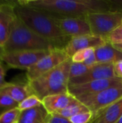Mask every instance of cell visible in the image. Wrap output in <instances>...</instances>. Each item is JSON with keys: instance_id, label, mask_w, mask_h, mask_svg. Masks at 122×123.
<instances>
[{"instance_id": "6da1fadb", "label": "cell", "mask_w": 122, "mask_h": 123, "mask_svg": "<svg viewBox=\"0 0 122 123\" xmlns=\"http://www.w3.org/2000/svg\"><path fill=\"white\" fill-rule=\"evenodd\" d=\"M16 2L55 17H80L93 12H110L106 0H19Z\"/></svg>"}, {"instance_id": "7a4b0ae2", "label": "cell", "mask_w": 122, "mask_h": 123, "mask_svg": "<svg viewBox=\"0 0 122 123\" xmlns=\"http://www.w3.org/2000/svg\"><path fill=\"white\" fill-rule=\"evenodd\" d=\"M16 16L37 35L54 43L58 48H64L70 37L65 35L52 16L46 12L14 2Z\"/></svg>"}, {"instance_id": "3957f363", "label": "cell", "mask_w": 122, "mask_h": 123, "mask_svg": "<svg viewBox=\"0 0 122 123\" xmlns=\"http://www.w3.org/2000/svg\"><path fill=\"white\" fill-rule=\"evenodd\" d=\"M58 48L54 43L40 37L26 26L17 17L4 46L5 53L20 50H52Z\"/></svg>"}, {"instance_id": "277c9868", "label": "cell", "mask_w": 122, "mask_h": 123, "mask_svg": "<svg viewBox=\"0 0 122 123\" xmlns=\"http://www.w3.org/2000/svg\"><path fill=\"white\" fill-rule=\"evenodd\" d=\"M71 62V58H69L49 72L28 82L33 94L42 99L47 96L68 93Z\"/></svg>"}, {"instance_id": "5b68a950", "label": "cell", "mask_w": 122, "mask_h": 123, "mask_svg": "<svg viewBox=\"0 0 122 123\" xmlns=\"http://www.w3.org/2000/svg\"><path fill=\"white\" fill-rule=\"evenodd\" d=\"M85 17L91 34L106 40L109 34L122 24V12H93Z\"/></svg>"}, {"instance_id": "8992f818", "label": "cell", "mask_w": 122, "mask_h": 123, "mask_svg": "<svg viewBox=\"0 0 122 123\" xmlns=\"http://www.w3.org/2000/svg\"><path fill=\"white\" fill-rule=\"evenodd\" d=\"M76 98L93 113L122 98V85L114 86L98 93L82 95Z\"/></svg>"}, {"instance_id": "52a82bcc", "label": "cell", "mask_w": 122, "mask_h": 123, "mask_svg": "<svg viewBox=\"0 0 122 123\" xmlns=\"http://www.w3.org/2000/svg\"><path fill=\"white\" fill-rule=\"evenodd\" d=\"M69 58H69L63 48H55L50 50L45 56L27 71V81L29 82L39 78Z\"/></svg>"}, {"instance_id": "ba28073f", "label": "cell", "mask_w": 122, "mask_h": 123, "mask_svg": "<svg viewBox=\"0 0 122 123\" xmlns=\"http://www.w3.org/2000/svg\"><path fill=\"white\" fill-rule=\"evenodd\" d=\"M50 50H20L5 53L1 58L6 66L13 68L28 70Z\"/></svg>"}, {"instance_id": "9c48e42d", "label": "cell", "mask_w": 122, "mask_h": 123, "mask_svg": "<svg viewBox=\"0 0 122 123\" xmlns=\"http://www.w3.org/2000/svg\"><path fill=\"white\" fill-rule=\"evenodd\" d=\"M119 85H122V79L114 77L80 84H68V92L74 97H78L82 95L98 93L111 86Z\"/></svg>"}, {"instance_id": "30bf717a", "label": "cell", "mask_w": 122, "mask_h": 123, "mask_svg": "<svg viewBox=\"0 0 122 123\" xmlns=\"http://www.w3.org/2000/svg\"><path fill=\"white\" fill-rule=\"evenodd\" d=\"M53 17L62 32L70 38L91 34L88 23L85 17Z\"/></svg>"}, {"instance_id": "8fae6325", "label": "cell", "mask_w": 122, "mask_h": 123, "mask_svg": "<svg viewBox=\"0 0 122 123\" xmlns=\"http://www.w3.org/2000/svg\"><path fill=\"white\" fill-rule=\"evenodd\" d=\"M107 42L105 39L95 36L92 34L85 35L70 38L68 44L63 48L65 52L71 58V57L78 51L86 48H96Z\"/></svg>"}, {"instance_id": "7c38bea8", "label": "cell", "mask_w": 122, "mask_h": 123, "mask_svg": "<svg viewBox=\"0 0 122 123\" xmlns=\"http://www.w3.org/2000/svg\"><path fill=\"white\" fill-rule=\"evenodd\" d=\"M113 63H98L88 70L84 75L69 80V84H80L96 80L114 78Z\"/></svg>"}, {"instance_id": "4fadbf2b", "label": "cell", "mask_w": 122, "mask_h": 123, "mask_svg": "<svg viewBox=\"0 0 122 123\" xmlns=\"http://www.w3.org/2000/svg\"><path fill=\"white\" fill-rule=\"evenodd\" d=\"M16 17L14 2L0 4V45L3 48L9 36L12 23Z\"/></svg>"}, {"instance_id": "5bb4252c", "label": "cell", "mask_w": 122, "mask_h": 123, "mask_svg": "<svg viewBox=\"0 0 122 123\" xmlns=\"http://www.w3.org/2000/svg\"><path fill=\"white\" fill-rule=\"evenodd\" d=\"M122 117V98L109 106L93 113L89 123H116Z\"/></svg>"}, {"instance_id": "9a60e30c", "label": "cell", "mask_w": 122, "mask_h": 123, "mask_svg": "<svg viewBox=\"0 0 122 123\" xmlns=\"http://www.w3.org/2000/svg\"><path fill=\"white\" fill-rule=\"evenodd\" d=\"M77 99L68 93L47 96L42 99V104L50 115H53L66 108Z\"/></svg>"}, {"instance_id": "2e32d148", "label": "cell", "mask_w": 122, "mask_h": 123, "mask_svg": "<svg viewBox=\"0 0 122 123\" xmlns=\"http://www.w3.org/2000/svg\"><path fill=\"white\" fill-rule=\"evenodd\" d=\"M95 55L98 63H114L122 60V52L116 49L112 44L106 42L95 48Z\"/></svg>"}, {"instance_id": "e0dca14e", "label": "cell", "mask_w": 122, "mask_h": 123, "mask_svg": "<svg viewBox=\"0 0 122 123\" xmlns=\"http://www.w3.org/2000/svg\"><path fill=\"white\" fill-rule=\"evenodd\" d=\"M51 115L42 105L24 111H21L17 123H48Z\"/></svg>"}, {"instance_id": "ac0fdd59", "label": "cell", "mask_w": 122, "mask_h": 123, "mask_svg": "<svg viewBox=\"0 0 122 123\" xmlns=\"http://www.w3.org/2000/svg\"><path fill=\"white\" fill-rule=\"evenodd\" d=\"M8 95H9L17 103H20L24 99L34 94L30 89L28 81L27 83H10L2 89Z\"/></svg>"}, {"instance_id": "d6986e66", "label": "cell", "mask_w": 122, "mask_h": 123, "mask_svg": "<svg viewBox=\"0 0 122 123\" xmlns=\"http://www.w3.org/2000/svg\"><path fill=\"white\" fill-rule=\"evenodd\" d=\"M90 111L91 110L86 105H84L83 103H81L80 101H78L77 99L76 101H75L74 102L70 104L69 106H68L66 108L58 112L55 114L59 115L65 118L69 119L70 117H71L74 115H76L78 114L90 112Z\"/></svg>"}, {"instance_id": "ffe728a7", "label": "cell", "mask_w": 122, "mask_h": 123, "mask_svg": "<svg viewBox=\"0 0 122 123\" xmlns=\"http://www.w3.org/2000/svg\"><path fill=\"white\" fill-rule=\"evenodd\" d=\"M19 103L14 101L2 89H0V115L14 108H18Z\"/></svg>"}, {"instance_id": "44dd1931", "label": "cell", "mask_w": 122, "mask_h": 123, "mask_svg": "<svg viewBox=\"0 0 122 123\" xmlns=\"http://www.w3.org/2000/svg\"><path fill=\"white\" fill-rule=\"evenodd\" d=\"M41 105H42V99H40L35 94H32L21 102L18 105V109L20 111H24L38 107Z\"/></svg>"}, {"instance_id": "7402d4cb", "label": "cell", "mask_w": 122, "mask_h": 123, "mask_svg": "<svg viewBox=\"0 0 122 123\" xmlns=\"http://www.w3.org/2000/svg\"><path fill=\"white\" fill-rule=\"evenodd\" d=\"M90 68H91L88 67L83 63L71 62L70 67V73H69L70 80L84 75L88 71Z\"/></svg>"}, {"instance_id": "603a6c76", "label": "cell", "mask_w": 122, "mask_h": 123, "mask_svg": "<svg viewBox=\"0 0 122 123\" xmlns=\"http://www.w3.org/2000/svg\"><path fill=\"white\" fill-rule=\"evenodd\" d=\"M20 113L18 108L9 110L0 115V123H17Z\"/></svg>"}, {"instance_id": "cb8c5ba5", "label": "cell", "mask_w": 122, "mask_h": 123, "mask_svg": "<svg viewBox=\"0 0 122 123\" xmlns=\"http://www.w3.org/2000/svg\"><path fill=\"white\" fill-rule=\"evenodd\" d=\"M94 53L95 48H93L79 50L71 57V61L73 63H84Z\"/></svg>"}, {"instance_id": "d4e9b609", "label": "cell", "mask_w": 122, "mask_h": 123, "mask_svg": "<svg viewBox=\"0 0 122 123\" xmlns=\"http://www.w3.org/2000/svg\"><path fill=\"white\" fill-rule=\"evenodd\" d=\"M93 117L92 112H86L78 114L70 117L68 120L71 123H89Z\"/></svg>"}, {"instance_id": "484cf974", "label": "cell", "mask_w": 122, "mask_h": 123, "mask_svg": "<svg viewBox=\"0 0 122 123\" xmlns=\"http://www.w3.org/2000/svg\"><path fill=\"white\" fill-rule=\"evenodd\" d=\"M106 40L112 45L122 43V24L109 34Z\"/></svg>"}, {"instance_id": "4316f807", "label": "cell", "mask_w": 122, "mask_h": 123, "mask_svg": "<svg viewBox=\"0 0 122 123\" xmlns=\"http://www.w3.org/2000/svg\"><path fill=\"white\" fill-rule=\"evenodd\" d=\"M110 12H122V0H106Z\"/></svg>"}, {"instance_id": "83f0119b", "label": "cell", "mask_w": 122, "mask_h": 123, "mask_svg": "<svg viewBox=\"0 0 122 123\" xmlns=\"http://www.w3.org/2000/svg\"><path fill=\"white\" fill-rule=\"evenodd\" d=\"M48 123H71L68 119L65 118L59 115L53 114L51 115Z\"/></svg>"}, {"instance_id": "f1b7e54d", "label": "cell", "mask_w": 122, "mask_h": 123, "mask_svg": "<svg viewBox=\"0 0 122 123\" xmlns=\"http://www.w3.org/2000/svg\"><path fill=\"white\" fill-rule=\"evenodd\" d=\"M5 76H6V69L3 64L0 66V89L5 88L9 82L5 81Z\"/></svg>"}, {"instance_id": "f546056e", "label": "cell", "mask_w": 122, "mask_h": 123, "mask_svg": "<svg viewBox=\"0 0 122 123\" xmlns=\"http://www.w3.org/2000/svg\"><path fill=\"white\" fill-rule=\"evenodd\" d=\"M114 71L115 77L122 79V60L114 63Z\"/></svg>"}, {"instance_id": "4dcf8cb0", "label": "cell", "mask_w": 122, "mask_h": 123, "mask_svg": "<svg viewBox=\"0 0 122 123\" xmlns=\"http://www.w3.org/2000/svg\"><path fill=\"white\" fill-rule=\"evenodd\" d=\"M84 63L86 66H87L88 67H89V68H91V67H93V66H95V65H96V64H98V63H97V61H96V55H95V53H93V54H92L84 63Z\"/></svg>"}, {"instance_id": "1f68e13d", "label": "cell", "mask_w": 122, "mask_h": 123, "mask_svg": "<svg viewBox=\"0 0 122 123\" xmlns=\"http://www.w3.org/2000/svg\"><path fill=\"white\" fill-rule=\"evenodd\" d=\"M5 53V50L4 49V48L0 45V61H1V58L3 57V55Z\"/></svg>"}, {"instance_id": "d6a6232c", "label": "cell", "mask_w": 122, "mask_h": 123, "mask_svg": "<svg viewBox=\"0 0 122 123\" xmlns=\"http://www.w3.org/2000/svg\"><path fill=\"white\" fill-rule=\"evenodd\" d=\"M113 46L116 48V49H117V50H119V51H121L122 52V43H119V44H114L113 45Z\"/></svg>"}, {"instance_id": "836d02e7", "label": "cell", "mask_w": 122, "mask_h": 123, "mask_svg": "<svg viewBox=\"0 0 122 123\" xmlns=\"http://www.w3.org/2000/svg\"><path fill=\"white\" fill-rule=\"evenodd\" d=\"M116 123H122V117L120 118V119H119V120H118V122H117Z\"/></svg>"}, {"instance_id": "e575fe53", "label": "cell", "mask_w": 122, "mask_h": 123, "mask_svg": "<svg viewBox=\"0 0 122 123\" xmlns=\"http://www.w3.org/2000/svg\"><path fill=\"white\" fill-rule=\"evenodd\" d=\"M1 64H2V63H1V61H0V66H1Z\"/></svg>"}]
</instances>
